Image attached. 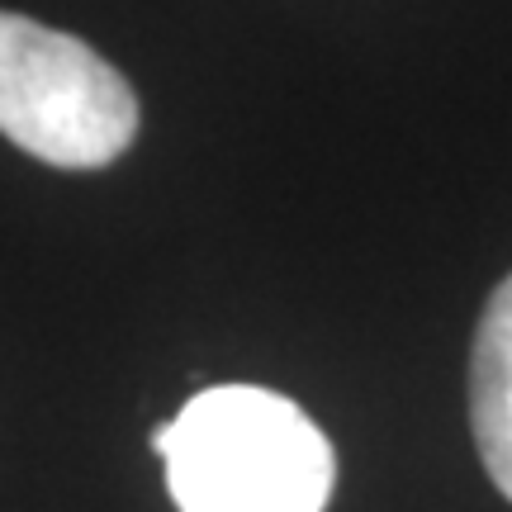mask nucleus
I'll return each mask as SVG.
<instances>
[{
	"instance_id": "3",
	"label": "nucleus",
	"mask_w": 512,
	"mask_h": 512,
	"mask_svg": "<svg viewBox=\"0 0 512 512\" xmlns=\"http://www.w3.org/2000/svg\"><path fill=\"white\" fill-rule=\"evenodd\" d=\"M470 432L494 489L512 503V275L494 290L470 347Z\"/></svg>"
},
{
	"instance_id": "2",
	"label": "nucleus",
	"mask_w": 512,
	"mask_h": 512,
	"mask_svg": "<svg viewBox=\"0 0 512 512\" xmlns=\"http://www.w3.org/2000/svg\"><path fill=\"white\" fill-rule=\"evenodd\" d=\"M0 133L62 171L110 166L138 133V95L81 38L0 10Z\"/></svg>"
},
{
	"instance_id": "1",
	"label": "nucleus",
	"mask_w": 512,
	"mask_h": 512,
	"mask_svg": "<svg viewBox=\"0 0 512 512\" xmlns=\"http://www.w3.org/2000/svg\"><path fill=\"white\" fill-rule=\"evenodd\" d=\"M181 512H328L332 441L285 394L214 384L152 432Z\"/></svg>"
}]
</instances>
